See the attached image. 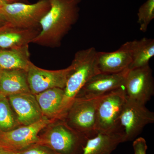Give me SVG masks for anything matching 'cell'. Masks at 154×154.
Instances as JSON below:
<instances>
[{"label": "cell", "instance_id": "11", "mask_svg": "<svg viewBox=\"0 0 154 154\" xmlns=\"http://www.w3.org/2000/svg\"><path fill=\"white\" fill-rule=\"evenodd\" d=\"M128 69L116 73H99L92 77L77 94L76 98L98 97L124 87Z\"/></svg>", "mask_w": 154, "mask_h": 154}, {"label": "cell", "instance_id": "9", "mask_svg": "<svg viewBox=\"0 0 154 154\" xmlns=\"http://www.w3.org/2000/svg\"><path fill=\"white\" fill-rule=\"evenodd\" d=\"M73 66L71 64L65 69L50 70L36 66L30 62L27 70L29 88L33 95L52 88L64 89Z\"/></svg>", "mask_w": 154, "mask_h": 154}, {"label": "cell", "instance_id": "15", "mask_svg": "<svg viewBox=\"0 0 154 154\" xmlns=\"http://www.w3.org/2000/svg\"><path fill=\"white\" fill-rule=\"evenodd\" d=\"M31 93L27 72L22 69H0V94L6 97Z\"/></svg>", "mask_w": 154, "mask_h": 154}, {"label": "cell", "instance_id": "26", "mask_svg": "<svg viewBox=\"0 0 154 154\" xmlns=\"http://www.w3.org/2000/svg\"><path fill=\"white\" fill-rule=\"evenodd\" d=\"M5 1L8 4L17 2L27 3L28 2V0H5Z\"/></svg>", "mask_w": 154, "mask_h": 154}, {"label": "cell", "instance_id": "4", "mask_svg": "<svg viewBox=\"0 0 154 154\" xmlns=\"http://www.w3.org/2000/svg\"><path fill=\"white\" fill-rule=\"evenodd\" d=\"M50 8L49 0H38L34 4H7L0 12L7 23L13 27L41 30L40 22Z\"/></svg>", "mask_w": 154, "mask_h": 154}, {"label": "cell", "instance_id": "27", "mask_svg": "<svg viewBox=\"0 0 154 154\" xmlns=\"http://www.w3.org/2000/svg\"><path fill=\"white\" fill-rule=\"evenodd\" d=\"M7 4L8 3L5 0H0V8H2Z\"/></svg>", "mask_w": 154, "mask_h": 154}, {"label": "cell", "instance_id": "14", "mask_svg": "<svg viewBox=\"0 0 154 154\" xmlns=\"http://www.w3.org/2000/svg\"><path fill=\"white\" fill-rule=\"evenodd\" d=\"M125 142L121 126L115 129L99 131L87 141L82 154H111L119 143Z\"/></svg>", "mask_w": 154, "mask_h": 154}, {"label": "cell", "instance_id": "25", "mask_svg": "<svg viewBox=\"0 0 154 154\" xmlns=\"http://www.w3.org/2000/svg\"><path fill=\"white\" fill-rule=\"evenodd\" d=\"M8 24L5 17L0 12V28H3L8 25Z\"/></svg>", "mask_w": 154, "mask_h": 154}, {"label": "cell", "instance_id": "18", "mask_svg": "<svg viewBox=\"0 0 154 154\" xmlns=\"http://www.w3.org/2000/svg\"><path fill=\"white\" fill-rule=\"evenodd\" d=\"M30 56L29 45L16 48H0V69L27 71L31 62Z\"/></svg>", "mask_w": 154, "mask_h": 154}, {"label": "cell", "instance_id": "2", "mask_svg": "<svg viewBox=\"0 0 154 154\" xmlns=\"http://www.w3.org/2000/svg\"><path fill=\"white\" fill-rule=\"evenodd\" d=\"M98 51L94 47L81 50L75 54L72 64L73 69L69 75L57 119H62L83 86L91 79L99 73L97 65Z\"/></svg>", "mask_w": 154, "mask_h": 154}, {"label": "cell", "instance_id": "8", "mask_svg": "<svg viewBox=\"0 0 154 154\" xmlns=\"http://www.w3.org/2000/svg\"><path fill=\"white\" fill-rule=\"evenodd\" d=\"M54 120L44 117L33 124L21 125L9 131H0V146L18 152L37 143L39 133Z\"/></svg>", "mask_w": 154, "mask_h": 154}, {"label": "cell", "instance_id": "17", "mask_svg": "<svg viewBox=\"0 0 154 154\" xmlns=\"http://www.w3.org/2000/svg\"><path fill=\"white\" fill-rule=\"evenodd\" d=\"M64 95L63 89H48L35 95L43 116L50 119H57Z\"/></svg>", "mask_w": 154, "mask_h": 154}, {"label": "cell", "instance_id": "5", "mask_svg": "<svg viewBox=\"0 0 154 154\" xmlns=\"http://www.w3.org/2000/svg\"><path fill=\"white\" fill-rule=\"evenodd\" d=\"M101 96L75 98L63 119L69 126L88 139L99 132L96 110Z\"/></svg>", "mask_w": 154, "mask_h": 154}, {"label": "cell", "instance_id": "23", "mask_svg": "<svg viewBox=\"0 0 154 154\" xmlns=\"http://www.w3.org/2000/svg\"><path fill=\"white\" fill-rule=\"evenodd\" d=\"M134 154H146L148 149L146 141L143 137L136 139L133 143Z\"/></svg>", "mask_w": 154, "mask_h": 154}, {"label": "cell", "instance_id": "21", "mask_svg": "<svg viewBox=\"0 0 154 154\" xmlns=\"http://www.w3.org/2000/svg\"><path fill=\"white\" fill-rule=\"evenodd\" d=\"M137 22L140 30L146 32L149 25L154 19V0H147L140 6L137 13Z\"/></svg>", "mask_w": 154, "mask_h": 154}, {"label": "cell", "instance_id": "7", "mask_svg": "<svg viewBox=\"0 0 154 154\" xmlns=\"http://www.w3.org/2000/svg\"><path fill=\"white\" fill-rule=\"evenodd\" d=\"M145 105L127 97L119 119L124 133L125 142L133 140L146 125L154 123V112Z\"/></svg>", "mask_w": 154, "mask_h": 154}, {"label": "cell", "instance_id": "3", "mask_svg": "<svg viewBox=\"0 0 154 154\" xmlns=\"http://www.w3.org/2000/svg\"><path fill=\"white\" fill-rule=\"evenodd\" d=\"M38 143L45 146L56 154H82L88 140L63 119H56L42 130Z\"/></svg>", "mask_w": 154, "mask_h": 154}, {"label": "cell", "instance_id": "19", "mask_svg": "<svg viewBox=\"0 0 154 154\" xmlns=\"http://www.w3.org/2000/svg\"><path fill=\"white\" fill-rule=\"evenodd\" d=\"M132 60L128 69H133L149 65L154 56V40L146 37L131 41Z\"/></svg>", "mask_w": 154, "mask_h": 154}, {"label": "cell", "instance_id": "20", "mask_svg": "<svg viewBox=\"0 0 154 154\" xmlns=\"http://www.w3.org/2000/svg\"><path fill=\"white\" fill-rule=\"evenodd\" d=\"M21 126L8 97L0 94V131H8Z\"/></svg>", "mask_w": 154, "mask_h": 154}, {"label": "cell", "instance_id": "22", "mask_svg": "<svg viewBox=\"0 0 154 154\" xmlns=\"http://www.w3.org/2000/svg\"><path fill=\"white\" fill-rule=\"evenodd\" d=\"M18 154H56L47 147L36 143L17 152Z\"/></svg>", "mask_w": 154, "mask_h": 154}, {"label": "cell", "instance_id": "24", "mask_svg": "<svg viewBox=\"0 0 154 154\" xmlns=\"http://www.w3.org/2000/svg\"><path fill=\"white\" fill-rule=\"evenodd\" d=\"M0 154H18L17 152L7 149L0 146Z\"/></svg>", "mask_w": 154, "mask_h": 154}, {"label": "cell", "instance_id": "12", "mask_svg": "<svg viewBox=\"0 0 154 154\" xmlns=\"http://www.w3.org/2000/svg\"><path fill=\"white\" fill-rule=\"evenodd\" d=\"M132 60L131 41L127 42L113 52H97V65L100 73L120 72L128 68Z\"/></svg>", "mask_w": 154, "mask_h": 154}, {"label": "cell", "instance_id": "6", "mask_svg": "<svg viewBox=\"0 0 154 154\" xmlns=\"http://www.w3.org/2000/svg\"><path fill=\"white\" fill-rule=\"evenodd\" d=\"M127 99L124 87L100 96L96 110L98 132L115 129L120 126L119 119Z\"/></svg>", "mask_w": 154, "mask_h": 154}, {"label": "cell", "instance_id": "10", "mask_svg": "<svg viewBox=\"0 0 154 154\" xmlns=\"http://www.w3.org/2000/svg\"><path fill=\"white\" fill-rule=\"evenodd\" d=\"M124 88L128 98L146 105L154 94V79L149 65L128 69Z\"/></svg>", "mask_w": 154, "mask_h": 154}, {"label": "cell", "instance_id": "16", "mask_svg": "<svg viewBox=\"0 0 154 154\" xmlns=\"http://www.w3.org/2000/svg\"><path fill=\"white\" fill-rule=\"evenodd\" d=\"M40 31L16 28L8 24L0 28V48H16L29 45Z\"/></svg>", "mask_w": 154, "mask_h": 154}, {"label": "cell", "instance_id": "13", "mask_svg": "<svg viewBox=\"0 0 154 154\" xmlns=\"http://www.w3.org/2000/svg\"><path fill=\"white\" fill-rule=\"evenodd\" d=\"M8 98L20 125L33 124L45 117L35 95L31 93L13 95Z\"/></svg>", "mask_w": 154, "mask_h": 154}, {"label": "cell", "instance_id": "1", "mask_svg": "<svg viewBox=\"0 0 154 154\" xmlns=\"http://www.w3.org/2000/svg\"><path fill=\"white\" fill-rule=\"evenodd\" d=\"M50 8L40 22L41 30L32 43L40 46L60 47L65 36L79 17L82 0H49Z\"/></svg>", "mask_w": 154, "mask_h": 154}]
</instances>
